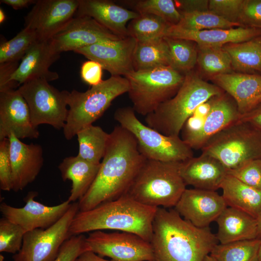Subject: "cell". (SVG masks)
<instances>
[{"label": "cell", "mask_w": 261, "mask_h": 261, "mask_svg": "<svg viewBox=\"0 0 261 261\" xmlns=\"http://www.w3.org/2000/svg\"><path fill=\"white\" fill-rule=\"evenodd\" d=\"M220 188L227 206L240 210L257 219L261 213V190L227 174Z\"/></svg>", "instance_id": "83f0119b"}, {"label": "cell", "mask_w": 261, "mask_h": 261, "mask_svg": "<svg viewBox=\"0 0 261 261\" xmlns=\"http://www.w3.org/2000/svg\"><path fill=\"white\" fill-rule=\"evenodd\" d=\"M122 38L88 16L73 17L50 40L55 51H73L95 44Z\"/></svg>", "instance_id": "5bb4252c"}, {"label": "cell", "mask_w": 261, "mask_h": 261, "mask_svg": "<svg viewBox=\"0 0 261 261\" xmlns=\"http://www.w3.org/2000/svg\"><path fill=\"white\" fill-rule=\"evenodd\" d=\"M131 2L136 12L157 16L172 26L176 25L181 17L174 0H140Z\"/></svg>", "instance_id": "74e56055"}, {"label": "cell", "mask_w": 261, "mask_h": 261, "mask_svg": "<svg viewBox=\"0 0 261 261\" xmlns=\"http://www.w3.org/2000/svg\"><path fill=\"white\" fill-rule=\"evenodd\" d=\"M128 80L121 76H111L85 92L73 90L68 98V114L63 128L68 140L85 127L93 125L118 96L128 92Z\"/></svg>", "instance_id": "8992f818"}, {"label": "cell", "mask_w": 261, "mask_h": 261, "mask_svg": "<svg viewBox=\"0 0 261 261\" xmlns=\"http://www.w3.org/2000/svg\"><path fill=\"white\" fill-rule=\"evenodd\" d=\"M227 207L222 196L216 191L194 188L186 189L174 209L195 226L205 228Z\"/></svg>", "instance_id": "d6986e66"}, {"label": "cell", "mask_w": 261, "mask_h": 261, "mask_svg": "<svg viewBox=\"0 0 261 261\" xmlns=\"http://www.w3.org/2000/svg\"><path fill=\"white\" fill-rule=\"evenodd\" d=\"M223 90L203 80L192 72L185 75L179 90L170 99L161 103L145 117L146 125L167 136H179L187 119L197 108Z\"/></svg>", "instance_id": "277c9868"}, {"label": "cell", "mask_w": 261, "mask_h": 261, "mask_svg": "<svg viewBox=\"0 0 261 261\" xmlns=\"http://www.w3.org/2000/svg\"><path fill=\"white\" fill-rule=\"evenodd\" d=\"M114 117L134 136L139 152L147 159L182 162L194 157L193 149L180 136L165 135L144 124L131 107L117 109Z\"/></svg>", "instance_id": "ba28073f"}, {"label": "cell", "mask_w": 261, "mask_h": 261, "mask_svg": "<svg viewBox=\"0 0 261 261\" xmlns=\"http://www.w3.org/2000/svg\"><path fill=\"white\" fill-rule=\"evenodd\" d=\"M257 228H258V237L257 238L261 239V213L257 218Z\"/></svg>", "instance_id": "f907efd6"}, {"label": "cell", "mask_w": 261, "mask_h": 261, "mask_svg": "<svg viewBox=\"0 0 261 261\" xmlns=\"http://www.w3.org/2000/svg\"><path fill=\"white\" fill-rule=\"evenodd\" d=\"M261 103V96L260 97V98L259 99V103Z\"/></svg>", "instance_id": "11a10c76"}, {"label": "cell", "mask_w": 261, "mask_h": 261, "mask_svg": "<svg viewBox=\"0 0 261 261\" xmlns=\"http://www.w3.org/2000/svg\"><path fill=\"white\" fill-rule=\"evenodd\" d=\"M8 138L12 169V190L18 192L32 183L40 173L44 164L43 151L41 145L24 143L13 134Z\"/></svg>", "instance_id": "ffe728a7"}, {"label": "cell", "mask_w": 261, "mask_h": 261, "mask_svg": "<svg viewBox=\"0 0 261 261\" xmlns=\"http://www.w3.org/2000/svg\"><path fill=\"white\" fill-rule=\"evenodd\" d=\"M13 134L19 139L40 135L32 123L28 105L17 89L0 91V141Z\"/></svg>", "instance_id": "ac0fdd59"}, {"label": "cell", "mask_w": 261, "mask_h": 261, "mask_svg": "<svg viewBox=\"0 0 261 261\" xmlns=\"http://www.w3.org/2000/svg\"><path fill=\"white\" fill-rule=\"evenodd\" d=\"M86 241L90 249L112 261H152L149 242L131 232L96 231L89 232Z\"/></svg>", "instance_id": "7c38bea8"}, {"label": "cell", "mask_w": 261, "mask_h": 261, "mask_svg": "<svg viewBox=\"0 0 261 261\" xmlns=\"http://www.w3.org/2000/svg\"><path fill=\"white\" fill-rule=\"evenodd\" d=\"M261 239L217 244L210 255L215 261H258Z\"/></svg>", "instance_id": "1f68e13d"}, {"label": "cell", "mask_w": 261, "mask_h": 261, "mask_svg": "<svg viewBox=\"0 0 261 261\" xmlns=\"http://www.w3.org/2000/svg\"><path fill=\"white\" fill-rule=\"evenodd\" d=\"M102 69L99 63L88 59L84 62L81 66L80 70L81 78L91 87L98 85L103 81Z\"/></svg>", "instance_id": "f6af8a7d"}, {"label": "cell", "mask_w": 261, "mask_h": 261, "mask_svg": "<svg viewBox=\"0 0 261 261\" xmlns=\"http://www.w3.org/2000/svg\"><path fill=\"white\" fill-rule=\"evenodd\" d=\"M228 174L261 190V159L250 160L237 168L228 170Z\"/></svg>", "instance_id": "ab89813d"}, {"label": "cell", "mask_w": 261, "mask_h": 261, "mask_svg": "<svg viewBox=\"0 0 261 261\" xmlns=\"http://www.w3.org/2000/svg\"><path fill=\"white\" fill-rule=\"evenodd\" d=\"M178 11L180 14L195 11L209 10V0H174Z\"/></svg>", "instance_id": "bcb514c9"}, {"label": "cell", "mask_w": 261, "mask_h": 261, "mask_svg": "<svg viewBox=\"0 0 261 261\" xmlns=\"http://www.w3.org/2000/svg\"><path fill=\"white\" fill-rule=\"evenodd\" d=\"M9 140L0 141V188L5 191L13 189L12 169L10 159Z\"/></svg>", "instance_id": "7bdbcfd3"}, {"label": "cell", "mask_w": 261, "mask_h": 261, "mask_svg": "<svg viewBox=\"0 0 261 261\" xmlns=\"http://www.w3.org/2000/svg\"><path fill=\"white\" fill-rule=\"evenodd\" d=\"M37 193L29 192L25 198L26 204L15 207L5 203L0 204L2 216L19 225L26 232L37 229H45L60 219L70 208L72 203L68 200L56 205L48 206L34 200Z\"/></svg>", "instance_id": "9a60e30c"}, {"label": "cell", "mask_w": 261, "mask_h": 261, "mask_svg": "<svg viewBox=\"0 0 261 261\" xmlns=\"http://www.w3.org/2000/svg\"><path fill=\"white\" fill-rule=\"evenodd\" d=\"M244 0H210L208 9L224 19L239 23Z\"/></svg>", "instance_id": "60d3db41"}, {"label": "cell", "mask_w": 261, "mask_h": 261, "mask_svg": "<svg viewBox=\"0 0 261 261\" xmlns=\"http://www.w3.org/2000/svg\"><path fill=\"white\" fill-rule=\"evenodd\" d=\"M125 77L128 92L135 113L146 116L170 99L181 86L185 75L170 66L133 71Z\"/></svg>", "instance_id": "52a82bcc"}, {"label": "cell", "mask_w": 261, "mask_h": 261, "mask_svg": "<svg viewBox=\"0 0 261 261\" xmlns=\"http://www.w3.org/2000/svg\"><path fill=\"white\" fill-rule=\"evenodd\" d=\"M211 101L210 111L201 129L182 139L192 149H201L212 137L238 121L241 115L234 100L224 93L213 97Z\"/></svg>", "instance_id": "44dd1931"}, {"label": "cell", "mask_w": 261, "mask_h": 261, "mask_svg": "<svg viewBox=\"0 0 261 261\" xmlns=\"http://www.w3.org/2000/svg\"><path fill=\"white\" fill-rule=\"evenodd\" d=\"M79 145L77 155L95 164H100L106 150L109 133L101 127L91 125L79 130L76 135Z\"/></svg>", "instance_id": "4dcf8cb0"}, {"label": "cell", "mask_w": 261, "mask_h": 261, "mask_svg": "<svg viewBox=\"0 0 261 261\" xmlns=\"http://www.w3.org/2000/svg\"><path fill=\"white\" fill-rule=\"evenodd\" d=\"M0 3L7 4L14 10H19L26 8L29 5L34 4L36 0H0Z\"/></svg>", "instance_id": "c3c4849f"}, {"label": "cell", "mask_w": 261, "mask_h": 261, "mask_svg": "<svg viewBox=\"0 0 261 261\" xmlns=\"http://www.w3.org/2000/svg\"><path fill=\"white\" fill-rule=\"evenodd\" d=\"M74 261H112L104 259L91 250L86 251L81 254Z\"/></svg>", "instance_id": "681fc988"}, {"label": "cell", "mask_w": 261, "mask_h": 261, "mask_svg": "<svg viewBox=\"0 0 261 261\" xmlns=\"http://www.w3.org/2000/svg\"><path fill=\"white\" fill-rule=\"evenodd\" d=\"M78 211V202L72 203L62 217L51 226L26 232L22 247L13 256V261H54L63 243L72 236L70 228Z\"/></svg>", "instance_id": "8fae6325"}, {"label": "cell", "mask_w": 261, "mask_h": 261, "mask_svg": "<svg viewBox=\"0 0 261 261\" xmlns=\"http://www.w3.org/2000/svg\"><path fill=\"white\" fill-rule=\"evenodd\" d=\"M260 40H261V37H260Z\"/></svg>", "instance_id": "9f6ffc18"}, {"label": "cell", "mask_w": 261, "mask_h": 261, "mask_svg": "<svg viewBox=\"0 0 261 261\" xmlns=\"http://www.w3.org/2000/svg\"><path fill=\"white\" fill-rule=\"evenodd\" d=\"M158 208L142 204L126 193L118 199L77 213L70 228L71 235L111 230L135 233L150 242Z\"/></svg>", "instance_id": "3957f363"}, {"label": "cell", "mask_w": 261, "mask_h": 261, "mask_svg": "<svg viewBox=\"0 0 261 261\" xmlns=\"http://www.w3.org/2000/svg\"><path fill=\"white\" fill-rule=\"evenodd\" d=\"M165 37L191 41L198 47L223 46L228 44L245 42L261 37V29L240 27L194 31L173 25L169 28Z\"/></svg>", "instance_id": "603a6c76"}, {"label": "cell", "mask_w": 261, "mask_h": 261, "mask_svg": "<svg viewBox=\"0 0 261 261\" xmlns=\"http://www.w3.org/2000/svg\"><path fill=\"white\" fill-rule=\"evenodd\" d=\"M238 22L245 27L261 29V0H244Z\"/></svg>", "instance_id": "ee69618b"}, {"label": "cell", "mask_w": 261, "mask_h": 261, "mask_svg": "<svg viewBox=\"0 0 261 261\" xmlns=\"http://www.w3.org/2000/svg\"><path fill=\"white\" fill-rule=\"evenodd\" d=\"M181 14L180 20L176 26L188 30L199 31L243 27L240 23L229 22L209 10L185 13Z\"/></svg>", "instance_id": "8d00e7d4"}, {"label": "cell", "mask_w": 261, "mask_h": 261, "mask_svg": "<svg viewBox=\"0 0 261 261\" xmlns=\"http://www.w3.org/2000/svg\"><path fill=\"white\" fill-rule=\"evenodd\" d=\"M6 19V15L3 10L0 9V23H3Z\"/></svg>", "instance_id": "816d5d0a"}, {"label": "cell", "mask_w": 261, "mask_h": 261, "mask_svg": "<svg viewBox=\"0 0 261 261\" xmlns=\"http://www.w3.org/2000/svg\"><path fill=\"white\" fill-rule=\"evenodd\" d=\"M146 159L134 136L119 125L109 133L105 155L92 184L78 201L85 211L126 194Z\"/></svg>", "instance_id": "6da1fadb"}, {"label": "cell", "mask_w": 261, "mask_h": 261, "mask_svg": "<svg viewBox=\"0 0 261 261\" xmlns=\"http://www.w3.org/2000/svg\"><path fill=\"white\" fill-rule=\"evenodd\" d=\"M79 0H37L25 17V27L39 41L50 40L73 17Z\"/></svg>", "instance_id": "4fadbf2b"}, {"label": "cell", "mask_w": 261, "mask_h": 261, "mask_svg": "<svg viewBox=\"0 0 261 261\" xmlns=\"http://www.w3.org/2000/svg\"><path fill=\"white\" fill-rule=\"evenodd\" d=\"M136 40L129 36L117 40L101 42L74 52L99 63L111 76L124 77L134 71L133 54Z\"/></svg>", "instance_id": "2e32d148"}, {"label": "cell", "mask_w": 261, "mask_h": 261, "mask_svg": "<svg viewBox=\"0 0 261 261\" xmlns=\"http://www.w3.org/2000/svg\"><path fill=\"white\" fill-rule=\"evenodd\" d=\"M260 38L242 43H230L223 46L231 57L232 69L240 73L261 75Z\"/></svg>", "instance_id": "f1b7e54d"}, {"label": "cell", "mask_w": 261, "mask_h": 261, "mask_svg": "<svg viewBox=\"0 0 261 261\" xmlns=\"http://www.w3.org/2000/svg\"><path fill=\"white\" fill-rule=\"evenodd\" d=\"M197 47V63L205 73L213 77L232 72L231 57L223 46Z\"/></svg>", "instance_id": "e575fe53"}, {"label": "cell", "mask_w": 261, "mask_h": 261, "mask_svg": "<svg viewBox=\"0 0 261 261\" xmlns=\"http://www.w3.org/2000/svg\"><path fill=\"white\" fill-rule=\"evenodd\" d=\"M216 86L235 102L243 115L259 104L261 96V75L231 72L212 77Z\"/></svg>", "instance_id": "d4e9b609"}, {"label": "cell", "mask_w": 261, "mask_h": 261, "mask_svg": "<svg viewBox=\"0 0 261 261\" xmlns=\"http://www.w3.org/2000/svg\"><path fill=\"white\" fill-rule=\"evenodd\" d=\"M77 16H90L114 34L124 38L129 36L126 24L140 14L108 0H79Z\"/></svg>", "instance_id": "cb8c5ba5"}, {"label": "cell", "mask_w": 261, "mask_h": 261, "mask_svg": "<svg viewBox=\"0 0 261 261\" xmlns=\"http://www.w3.org/2000/svg\"><path fill=\"white\" fill-rule=\"evenodd\" d=\"M180 163L146 159L127 193L146 205L174 208L187 186L180 174Z\"/></svg>", "instance_id": "5b68a950"}, {"label": "cell", "mask_w": 261, "mask_h": 261, "mask_svg": "<svg viewBox=\"0 0 261 261\" xmlns=\"http://www.w3.org/2000/svg\"><path fill=\"white\" fill-rule=\"evenodd\" d=\"M26 100L33 126L47 124L63 129L68 114L70 92L60 91L41 78L31 79L17 88Z\"/></svg>", "instance_id": "30bf717a"}, {"label": "cell", "mask_w": 261, "mask_h": 261, "mask_svg": "<svg viewBox=\"0 0 261 261\" xmlns=\"http://www.w3.org/2000/svg\"><path fill=\"white\" fill-rule=\"evenodd\" d=\"M90 250L83 234L73 235L61 246L57 258L54 261H74L82 253Z\"/></svg>", "instance_id": "b9f144b4"}, {"label": "cell", "mask_w": 261, "mask_h": 261, "mask_svg": "<svg viewBox=\"0 0 261 261\" xmlns=\"http://www.w3.org/2000/svg\"><path fill=\"white\" fill-rule=\"evenodd\" d=\"M150 243L152 261H204L218 241L208 227L195 226L174 208L159 207Z\"/></svg>", "instance_id": "7a4b0ae2"}, {"label": "cell", "mask_w": 261, "mask_h": 261, "mask_svg": "<svg viewBox=\"0 0 261 261\" xmlns=\"http://www.w3.org/2000/svg\"><path fill=\"white\" fill-rule=\"evenodd\" d=\"M163 19L150 14H140L127 26L129 36L138 42H145L165 37L171 26Z\"/></svg>", "instance_id": "836d02e7"}, {"label": "cell", "mask_w": 261, "mask_h": 261, "mask_svg": "<svg viewBox=\"0 0 261 261\" xmlns=\"http://www.w3.org/2000/svg\"><path fill=\"white\" fill-rule=\"evenodd\" d=\"M204 261H215V260L210 255H209L205 257Z\"/></svg>", "instance_id": "f5cc1de1"}, {"label": "cell", "mask_w": 261, "mask_h": 261, "mask_svg": "<svg viewBox=\"0 0 261 261\" xmlns=\"http://www.w3.org/2000/svg\"><path fill=\"white\" fill-rule=\"evenodd\" d=\"M132 61L134 71L170 66L169 48L164 38L145 42L137 41Z\"/></svg>", "instance_id": "f546056e"}, {"label": "cell", "mask_w": 261, "mask_h": 261, "mask_svg": "<svg viewBox=\"0 0 261 261\" xmlns=\"http://www.w3.org/2000/svg\"><path fill=\"white\" fill-rule=\"evenodd\" d=\"M100 164L88 162L77 155L65 158L58 168L63 181L72 182L70 194L68 200L71 203L81 199L94 181Z\"/></svg>", "instance_id": "4316f807"}, {"label": "cell", "mask_w": 261, "mask_h": 261, "mask_svg": "<svg viewBox=\"0 0 261 261\" xmlns=\"http://www.w3.org/2000/svg\"><path fill=\"white\" fill-rule=\"evenodd\" d=\"M239 120L249 123L261 132V103L249 112L241 115Z\"/></svg>", "instance_id": "7dc6e473"}, {"label": "cell", "mask_w": 261, "mask_h": 261, "mask_svg": "<svg viewBox=\"0 0 261 261\" xmlns=\"http://www.w3.org/2000/svg\"><path fill=\"white\" fill-rule=\"evenodd\" d=\"M38 41L35 32L25 27L11 39L1 41L0 64L18 62Z\"/></svg>", "instance_id": "d590c367"}, {"label": "cell", "mask_w": 261, "mask_h": 261, "mask_svg": "<svg viewBox=\"0 0 261 261\" xmlns=\"http://www.w3.org/2000/svg\"><path fill=\"white\" fill-rule=\"evenodd\" d=\"M60 57L50 40L38 41L21 59L17 68L10 75L4 88L0 91L15 89L25 82L34 78L48 82L57 80L58 74L49 70L50 66Z\"/></svg>", "instance_id": "e0dca14e"}, {"label": "cell", "mask_w": 261, "mask_h": 261, "mask_svg": "<svg viewBox=\"0 0 261 261\" xmlns=\"http://www.w3.org/2000/svg\"><path fill=\"white\" fill-rule=\"evenodd\" d=\"M26 232L21 226L2 217L0 219V252L14 255L18 252Z\"/></svg>", "instance_id": "f35d334b"}, {"label": "cell", "mask_w": 261, "mask_h": 261, "mask_svg": "<svg viewBox=\"0 0 261 261\" xmlns=\"http://www.w3.org/2000/svg\"><path fill=\"white\" fill-rule=\"evenodd\" d=\"M216 235L220 244L257 238L256 218L236 208L227 206L216 219Z\"/></svg>", "instance_id": "484cf974"}, {"label": "cell", "mask_w": 261, "mask_h": 261, "mask_svg": "<svg viewBox=\"0 0 261 261\" xmlns=\"http://www.w3.org/2000/svg\"><path fill=\"white\" fill-rule=\"evenodd\" d=\"M169 48L170 66L185 74L190 72L197 64L198 47L191 41L164 37Z\"/></svg>", "instance_id": "d6a6232c"}, {"label": "cell", "mask_w": 261, "mask_h": 261, "mask_svg": "<svg viewBox=\"0 0 261 261\" xmlns=\"http://www.w3.org/2000/svg\"><path fill=\"white\" fill-rule=\"evenodd\" d=\"M258 261H261V243L260 244L259 252H258Z\"/></svg>", "instance_id": "db71d44e"}, {"label": "cell", "mask_w": 261, "mask_h": 261, "mask_svg": "<svg viewBox=\"0 0 261 261\" xmlns=\"http://www.w3.org/2000/svg\"><path fill=\"white\" fill-rule=\"evenodd\" d=\"M201 150L218 160L228 171L234 169L261 159V132L238 120L212 137Z\"/></svg>", "instance_id": "9c48e42d"}, {"label": "cell", "mask_w": 261, "mask_h": 261, "mask_svg": "<svg viewBox=\"0 0 261 261\" xmlns=\"http://www.w3.org/2000/svg\"><path fill=\"white\" fill-rule=\"evenodd\" d=\"M179 172L186 185L213 191L220 188L228 174L227 169L218 160L203 153L180 162Z\"/></svg>", "instance_id": "7402d4cb"}]
</instances>
